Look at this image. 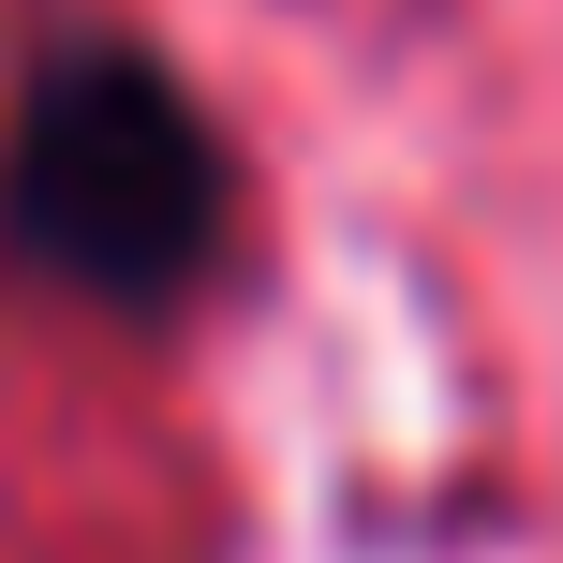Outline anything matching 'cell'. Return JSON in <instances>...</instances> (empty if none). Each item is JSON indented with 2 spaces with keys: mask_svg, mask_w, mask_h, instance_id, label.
Here are the masks:
<instances>
[{
  "mask_svg": "<svg viewBox=\"0 0 563 563\" xmlns=\"http://www.w3.org/2000/svg\"><path fill=\"white\" fill-rule=\"evenodd\" d=\"M0 238L45 282L104 297V311H178L238 238V164L208 134V104L148 45L89 30V45H45L15 75V119H0Z\"/></svg>",
  "mask_w": 563,
  "mask_h": 563,
  "instance_id": "cell-1",
  "label": "cell"
}]
</instances>
